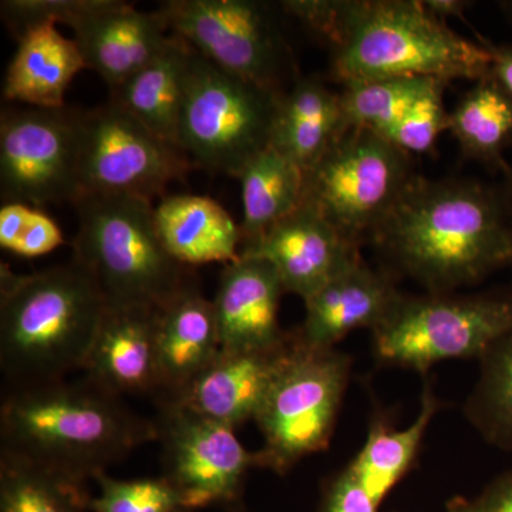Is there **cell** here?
Here are the masks:
<instances>
[{"label": "cell", "instance_id": "obj_1", "mask_svg": "<svg viewBox=\"0 0 512 512\" xmlns=\"http://www.w3.org/2000/svg\"><path fill=\"white\" fill-rule=\"evenodd\" d=\"M394 272L450 293L512 266V222L501 184L414 175L370 238Z\"/></svg>", "mask_w": 512, "mask_h": 512}, {"label": "cell", "instance_id": "obj_2", "mask_svg": "<svg viewBox=\"0 0 512 512\" xmlns=\"http://www.w3.org/2000/svg\"><path fill=\"white\" fill-rule=\"evenodd\" d=\"M154 440L156 421L87 377L3 394L0 454L74 483L87 484Z\"/></svg>", "mask_w": 512, "mask_h": 512}, {"label": "cell", "instance_id": "obj_3", "mask_svg": "<svg viewBox=\"0 0 512 512\" xmlns=\"http://www.w3.org/2000/svg\"><path fill=\"white\" fill-rule=\"evenodd\" d=\"M106 302L70 261L29 275L0 269V372L6 390L66 379L83 370Z\"/></svg>", "mask_w": 512, "mask_h": 512}, {"label": "cell", "instance_id": "obj_4", "mask_svg": "<svg viewBox=\"0 0 512 512\" xmlns=\"http://www.w3.org/2000/svg\"><path fill=\"white\" fill-rule=\"evenodd\" d=\"M328 46L343 86L389 77L477 82L491 70L488 40L458 35L421 0H340Z\"/></svg>", "mask_w": 512, "mask_h": 512}, {"label": "cell", "instance_id": "obj_5", "mask_svg": "<svg viewBox=\"0 0 512 512\" xmlns=\"http://www.w3.org/2000/svg\"><path fill=\"white\" fill-rule=\"evenodd\" d=\"M74 264L92 278L107 308L161 311L191 286L154 227L153 202L130 195L83 194L73 202Z\"/></svg>", "mask_w": 512, "mask_h": 512}, {"label": "cell", "instance_id": "obj_6", "mask_svg": "<svg viewBox=\"0 0 512 512\" xmlns=\"http://www.w3.org/2000/svg\"><path fill=\"white\" fill-rule=\"evenodd\" d=\"M512 332V285L493 291L404 295L372 330L373 349L383 365L426 372L444 360L487 352Z\"/></svg>", "mask_w": 512, "mask_h": 512}, {"label": "cell", "instance_id": "obj_7", "mask_svg": "<svg viewBox=\"0 0 512 512\" xmlns=\"http://www.w3.org/2000/svg\"><path fill=\"white\" fill-rule=\"evenodd\" d=\"M281 96L225 72L195 52L178 147L192 164L237 178L252 158L269 147Z\"/></svg>", "mask_w": 512, "mask_h": 512}, {"label": "cell", "instance_id": "obj_8", "mask_svg": "<svg viewBox=\"0 0 512 512\" xmlns=\"http://www.w3.org/2000/svg\"><path fill=\"white\" fill-rule=\"evenodd\" d=\"M295 333V332H293ZM352 360L333 349L295 346L255 421L264 436L258 467L286 474L302 458L329 446Z\"/></svg>", "mask_w": 512, "mask_h": 512}, {"label": "cell", "instance_id": "obj_9", "mask_svg": "<svg viewBox=\"0 0 512 512\" xmlns=\"http://www.w3.org/2000/svg\"><path fill=\"white\" fill-rule=\"evenodd\" d=\"M276 10L259 0H168L157 12L171 35L225 72L284 94L299 77Z\"/></svg>", "mask_w": 512, "mask_h": 512}, {"label": "cell", "instance_id": "obj_10", "mask_svg": "<svg viewBox=\"0 0 512 512\" xmlns=\"http://www.w3.org/2000/svg\"><path fill=\"white\" fill-rule=\"evenodd\" d=\"M414 173L410 154L365 128H350L305 173L303 201L350 241H370Z\"/></svg>", "mask_w": 512, "mask_h": 512}, {"label": "cell", "instance_id": "obj_11", "mask_svg": "<svg viewBox=\"0 0 512 512\" xmlns=\"http://www.w3.org/2000/svg\"><path fill=\"white\" fill-rule=\"evenodd\" d=\"M79 124L80 195H130L153 202L194 165L180 147L111 101L80 111Z\"/></svg>", "mask_w": 512, "mask_h": 512}, {"label": "cell", "instance_id": "obj_12", "mask_svg": "<svg viewBox=\"0 0 512 512\" xmlns=\"http://www.w3.org/2000/svg\"><path fill=\"white\" fill-rule=\"evenodd\" d=\"M80 111L3 109L0 191L3 202L43 208L80 195Z\"/></svg>", "mask_w": 512, "mask_h": 512}, {"label": "cell", "instance_id": "obj_13", "mask_svg": "<svg viewBox=\"0 0 512 512\" xmlns=\"http://www.w3.org/2000/svg\"><path fill=\"white\" fill-rule=\"evenodd\" d=\"M158 440L164 477L185 510H242L245 480L258 467L256 453L239 443L235 429L171 402H158Z\"/></svg>", "mask_w": 512, "mask_h": 512}, {"label": "cell", "instance_id": "obj_14", "mask_svg": "<svg viewBox=\"0 0 512 512\" xmlns=\"http://www.w3.org/2000/svg\"><path fill=\"white\" fill-rule=\"evenodd\" d=\"M241 255L266 259L278 272L285 292L303 301L362 258L360 245L305 201Z\"/></svg>", "mask_w": 512, "mask_h": 512}, {"label": "cell", "instance_id": "obj_15", "mask_svg": "<svg viewBox=\"0 0 512 512\" xmlns=\"http://www.w3.org/2000/svg\"><path fill=\"white\" fill-rule=\"evenodd\" d=\"M295 346V333L284 345L264 350H220L197 379L174 400L207 419L227 426L255 420L276 376Z\"/></svg>", "mask_w": 512, "mask_h": 512}, {"label": "cell", "instance_id": "obj_16", "mask_svg": "<svg viewBox=\"0 0 512 512\" xmlns=\"http://www.w3.org/2000/svg\"><path fill=\"white\" fill-rule=\"evenodd\" d=\"M285 289L274 266L255 255H241L225 266L212 305L222 350H264L291 338L279 323Z\"/></svg>", "mask_w": 512, "mask_h": 512}, {"label": "cell", "instance_id": "obj_17", "mask_svg": "<svg viewBox=\"0 0 512 512\" xmlns=\"http://www.w3.org/2000/svg\"><path fill=\"white\" fill-rule=\"evenodd\" d=\"M403 293L390 275L357 259L305 299V320L296 339L306 348L333 349L356 329H376Z\"/></svg>", "mask_w": 512, "mask_h": 512}, {"label": "cell", "instance_id": "obj_18", "mask_svg": "<svg viewBox=\"0 0 512 512\" xmlns=\"http://www.w3.org/2000/svg\"><path fill=\"white\" fill-rule=\"evenodd\" d=\"M156 309L107 308L83 366L101 389L124 394L160 393Z\"/></svg>", "mask_w": 512, "mask_h": 512}, {"label": "cell", "instance_id": "obj_19", "mask_svg": "<svg viewBox=\"0 0 512 512\" xmlns=\"http://www.w3.org/2000/svg\"><path fill=\"white\" fill-rule=\"evenodd\" d=\"M73 32L87 69L99 74L110 93L150 63L170 35L157 10L141 12L120 0H109Z\"/></svg>", "mask_w": 512, "mask_h": 512}, {"label": "cell", "instance_id": "obj_20", "mask_svg": "<svg viewBox=\"0 0 512 512\" xmlns=\"http://www.w3.org/2000/svg\"><path fill=\"white\" fill-rule=\"evenodd\" d=\"M214 305L188 286L158 313V402L174 400L220 353Z\"/></svg>", "mask_w": 512, "mask_h": 512}, {"label": "cell", "instance_id": "obj_21", "mask_svg": "<svg viewBox=\"0 0 512 512\" xmlns=\"http://www.w3.org/2000/svg\"><path fill=\"white\" fill-rule=\"evenodd\" d=\"M348 130L339 93L299 77L279 99L269 147L305 174Z\"/></svg>", "mask_w": 512, "mask_h": 512}, {"label": "cell", "instance_id": "obj_22", "mask_svg": "<svg viewBox=\"0 0 512 512\" xmlns=\"http://www.w3.org/2000/svg\"><path fill=\"white\" fill-rule=\"evenodd\" d=\"M161 244L185 266L238 261L241 227L224 207L202 195L163 197L153 211Z\"/></svg>", "mask_w": 512, "mask_h": 512}, {"label": "cell", "instance_id": "obj_23", "mask_svg": "<svg viewBox=\"0 0 512 512\" xmlns=\"http://www.w3.org/2000/svg\"><path fill=\"white\" fill-rule=\"evenodd\" d=\"M16 40L18 49L6 69L3 99L62 109L70 83L87 69L79 46L53 25L26 30Z\"/></svg>", "mask_w": 512, "mask_h": 512}, {"label": "cell", "instance_id": "obj_24", "mask_svg": "<svg viewBox=\"0 0 512 512\" xmlns=\"http://www.w3.org/2000/svg\"><path fill=\"white\" fill-rule=\"evenodd\" d=\"M194 55L184 39L170 33L157 56L110 93L111 103L178 147V126Z\"/></svg>", "mask_w": 512, "mask_h": 512}, {"label": "cell", "instance_id": "obj_25", "mask_svg": "<svg viewBox=\"0 0 512 512\" xmlns=\"http://www.w3.org/2000/svg\"><path fill=\"white\" fill-rule=\"evenodd\" d=\"M241 181L242 251L254 248L266 232L298 210L303 202L305 174L271 147L252 158L238 175Z\"/></svg>", "mask_w": 512, "mask_h": 512}, {"label": "cell", "instance_id": "obj_26", "mask_svg": "<svg viewBox=\"0 0 512 512\" xmlns=\"http://www.w3.org/2000/svg\"><path fill=\"white\" fill-rule=\"evenodd\" d=\"M448 133L461 156L494 171L512 146V99L490 76L474 82L450 111Z\"/></svg>", "mask_w": 512, "mask_h": 512}, {"label": "cell", "instance_id": "obj_27", "mask_svg": "<svg viewBox=\"0 0 512 512\" xmlns=\"http://www.w3.org/2000/svg\"><path fill=\"white\" fill-rule=\"evenodd\" d=\"M439 407V400L431 386L426 384L420 412L407 429H390L383 421H376L370 427L365 446L348 467L377 505L383 503L387 494L412 467L424 434Z\"/></svg>", "mask_w": 512, "mask_h": 512}, {"label": "cell", "instance_id": "obj_28", "mask_svg": "<svg viewBox=\"0 0 512 512\" xmlns=\"http://www.w3.org/2000/svg\"><path fill=\"white\" fill-rule=\"evenodd\" d=\"M478 360L480 376L464 412L487 443L512 453V332Z\"/></svg>", "mask_w": 512, "mask_h": 512}, {"label": "cell", "instance_id": "obj_29", "mask_svg": "<svg viewBox=\"0 0 512 512\" xmlns=\"http://www.w3.org/2000/svg\"><path fill=\"white\" fill-rule=\"evenodd\" d=\"M92 498L87 484L0 454V512H84Z\"/></svg>", "mask_w": 512, "mask_h": 512}, {"label": "cell", "instance_id": "obj_30", "mask_svg": "<svg viewBox=\"0 0 512 512\" xmlns=\"http://www.w3.org/2000/svg\"><path fill=\"white\" fill-rule=\"evenodd\" d=\"M441 84L448 83L431 77H389L343 86L339 96L346 126L383 133Z\"/></svg>", "mask_w": 512, "mask_h": 512}, {"label": "cell", "instance_id": "obj_31", "mask_svg": "<svg viewBox=\"0 0 512 512\" xmlns=\"http://www.w3.org/2000/svg\"><path fill=\"white\" fill-rule=\"evenodd\" d=\"M64 242L62 229L42 208L23 202H3L0 208V247L22 258H37Z\"/></svg>", "mask_w": 512, "mask_h": 512}, {"label": "cell", "instance_id": "obj_32", "mask_svg": "<svg viewBox=\"0 0 512 512\" xmlns=\"http://www.w3.org/2000/svg\"><path fill=\"white\" fill-rule=\"evenodd\" d=\"M100 494L90 501L93 512H175L183 507L180 495L164 477L116 480L103 473L94 478Z\"/></svg>", "mask_w": 512, "mask_h": 512}, {"label": "cell", "instance_id": "obj_33", "mask_svg": "<svg viewBox=\"0 0 512 512\" xmlns=\"http://www.w3.org/2000/svg\"><path fill=\"white\" fill-rule=\"evenodd\" d=\"M447 86L448 84H441L433 92L426 94L402 119L379 136L410 156L429 153L441 134L448 131L450 111L444 106V90Z\"/></svg>", "mask_w": 512, "mask_h": 512}, {"label": "cell", "instance_id": "obj_34", "mask_svg": "<svg viewBox=\"0 0 512 512\" xmlns=\"http://www.w3.org/2000/svg\"><path fill=\"white\" fill-rule=\"evenodd\" d=\"M107 3L109 0H3L0 13L3 22L18 39L36 26L64 23L73 29Z\"/></svg>", "mask_w": 512, "mask_h": 512}, {"label": "cell", "instance_id": "obj_35", "mask_svg": "<svg viewBox=\"0 0 512 512\" xmlns=\"http://www.w3.org/2000/svg\"><path fill=\"white\" fill-rule=\"evenodd\" d=\"M379 505L373 501L366 488L346 467L326 488L319 512H377Z\"/></svg>", "mask_w": 512, "mask_h": 512}, {"label": "cell", "instance_id": "obj_36", "mask_svg": "<svg viewBox=\"0 0 512 512\" xmlns=\"http://www.w3.org/2000/svg\"><path fill=\"white\" fill-rule=\"evenodd\" d=\"M447 512H512V471L495 478L473 500H451Z\"/></svg>", "mask_w": 512, "mask_h": 512}, {"label": "cell", "instance_id": "obj_37", "mask_svg": "<svg viewBox=\"0 0 512 512\" xmlns=\"http://www.w3.org/2000/svg\"><path fill=\"white\" fill-rule=\"evenodd\" d=\"M491 53L490 77L512 99V42L494 45L488 42Z\"/></svg>", "mask_w": 512, "mask_h": 512}, {"label": "cell", "instance_id": "obj_38", "mask_svg": "<svg viewBox=\"0 0 512 512\" xmlns=\"http://www.w3.org/2000/svg\"><path fill=\"white\" fill-rule=\"evenodd\" d=\"M421 2L434 18L446 23L447 19L451 18L466 20V12L473 6V2L468 0H421Z\"/></svg>", "mask_w": 512, "mask_h": 512}, {"label": "cell", "instance_id": "obj_39", "mask_svg": "<svg viewBox=\"0 0 512 512\" xmlns=\"http://www.w3.org/2000/svg\"><path fill=\"white\" fill-rule=\"evenodd\" d=\"M498 174L501 175V188H503L505 200H507L508 211H510V217L512 222V165L505 161L503 165H501L500 171Z\"/></svg>", "mask_w": 512, "mask_h": 512}, {"label": "cell", "instance_id": "obj_40", "mask_svg": "<svg viewBox=\"0 0 512 512\" xmlns=\"http://www.w3.org/2000/svg\"><path fill=\"white\" fill-rule=\"evenodd\" d=\"M497 8L512 28V0H501V2L497 3Z\"/></svg>", "mask_w": 512, "mask_h": 512}, {"label": "cell", "instance_id": "obj_41", "mask_svg": "<svg viewBox=\"0 0 512 512\" xmlns=\"http://www.w3.org/2000/svg\"><path fill=\"white\" fill-rule=\"evenodd\" d=\"M175 512H192L190 510H185V508H180V510H177Z\"/></svg>", "mask_w": 512, "mask_h": 512}]
</instances>
